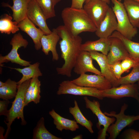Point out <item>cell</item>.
Returning <instances> with one entry per match:
<instances>
[{
	"label": "cell",
	"instance_id": "obj_32",
	"mask_svg": "<svg viewBox=\"0 0 139 139\" xmlns=\"http://www.w3.org/2000/svg\"><path fill=\"white\" fill-rule=\"evenodd\" d=\"M139 62L130 57L123 60L121 62V65L124 72H128L129 70L136 65Z\"/></svg>",
	"mask_w": 139,
	"mask_h": 139
},
{
	"label": "cell",
	"instance_id": "obj_19",
	"mask_svg": "<svg viewBox=\"0 0 139 139\" xmlns=\"http://www.w3.org/2000/svg\"><path fill=\"white\" fill-rule=\"evenodd\" d=\"M13 4L11 6L7 3H2V6L10 8L13 12V20L19 23L27 16V11L30 0H12Z\"/></svg>",
	"mask_w": 139,
	"mask_h": 139
},
{
	"label": "cell",
	"instance_id": "obj_43",
	"mask_svg": "<svg viewBox=\"0 0 139 139\" xmlns=\"http://www.w3.org/2000/svg\"><path fill=\"white\" fill-rule=\"evenodd\" d=\"M117 0L118 1H119L120 2H121L122 0ZM136 0V1L139 2V0Z\"/></svg>",
	"mask_w": 139,
	"mask_h": 139
},
{
	"label": "cell",
	"instance_id": "obj_16",
	"mask_svg": "<svg viewBox=\"0 0 139 139\" xmlns=\"http://www.w3.org/2000/svg\"><path fill=\"white\" fill-rule=\"evenodd\" d=\"M89 52L92 59L95 60L99 66L102 75L110 83L112 87L118 86V79L112 72L107 55L97 51Z\"/></svg>",
	"mask_w": 139,
	"mask_h": 139
},
{
	"label": "cell",
	"instance_id": "obj_1",
	"mask_svg": "<svg viewBox=\"0 0 139 139\" xmlns=\"http://www.w3.org/2000/svg\"><path fill=\"white\" fill-rule=\"evenodd\" d=\"M61 40L59 44L61 56L64 61L61 67H57V74L70 77L71 76L77 58L81 51L82 39L79 35L73 34L64 25L58 26L56 28Z\"/></svg>",
	"mask_w": 139,
	"mask_h": 139
},
{
	"label": "cell",
	"instance_id": "obj_17",
	"mask_svg": "<svg viewBox=\"0 0 139 139\" xmlns=\"http://www.w3.org/2000/svg\"><path fill=\"white\" fill-rule=\"evenodd\" d=\"M18 25L21 31L26 33L32 39L35 49H40L42 47L41 38L45 34L39 28H37L27 17L18 23Z\"/></svg>",
	"mask_w": 139,
	"mask_h": 139
},
{
	"label": "cell",
	"instance_id": "obj_35",
	"mask_svg": "<svg viewBox=\"0 0 139 139\" xmlns=\"http://www.w3.org/2000/svg\"><path fill=\"white\" fill-rule=\"evenodd\" d=\"M122 134L124 139H139V131L134 129L129 128L126 129Z\"/></svg>",
	"mask_w": 139,
	"mask_h": 139
},
{
	"label": "cell",
	"instance_id": "obj_36",
	"mask_svg": "<svg viewBox=\"0 0 139 139\" xmlns=\"http://www.w3.org/2000/svg\"><path fill=\"white\" fill-rule=\"evenodd\" d=\"M9 100H3L0 101V115H4L6 117L8 110L7 108L10 103Z\"/></svg>",
	"mask_w": 139,
	"mask_h": 139
},
{
	"label": "cell",
	"instance_id": "obj_11",
	"mask_svg": "<svg viewBox=\"0 0 139 139\" xmlns=\"http://www.w3.org/2000/svg\"><path fill=\"white\" fill-rule=\"evenodd\" d=\"M71 81L77 85L95 88L100 90L112 87L111 84L106 78L102 75L98 74H84Z\"/></svg>",
	"mask_w": 139,
	"mask_h": 139
},
{
	"label": "cell",
	"instance_id": "obj_9",
	"mask_svg": "<svg viewBox=\"0 0 139 139\" xmlns=\"http://www.w3.org/2000/svg\"><path fill=\"white\" fill-rule=\"evenodd\" d=\"M110 8L102 0H89L85 3L83 8L97 28Z\"/></svg>",
	"mask_w": 139,
	"mask_h": 139
},
{
	"label": "cell",
	"instance_id": "obj_5",
	"mask_svg": "<svg viewBox=\"0 0 139 139\" xmlns=\"http://www.w3.org/2000/svg\"><path fill=\"white\" fill-rule=\"evenodd\" d=\"M128 107V105L124 103L122 106L120 111L118 114H116L114 111L109 113L106 112L104 113L108 116L114 117L116 119L115 123L111 124L107 129V132L109 134L108 139H115L124 128L131 125L135 121L139 120V115L135 116L125 114L124 112Z\"/></svg>",
	"mask_w": 139,
	"mask_h": 139
},
{
	"label": "cell",
	"instance_id": "obj_27",
	"mask_svg": "<svg viewBox=\"0 0 139 139\" xmlns=\"http://www.w3.org/2000/svg\"><path fill=\"white\" fill-rule=\"evenodd\" d=\"M33 139H61L50 133L46 128L45 120L41 117L38 121L33 131Z\"/></svg>",
	"mask_w": 139,
	"mask_h": 139
},
{
	"label": "cell",
	"instance_id": "obj_4",
	"mask_svg": "<svg viewBox=\"0 0 139 139\" xmlns=\"http://www.w3.org/2000/svg\"><path fill=\"white\" fill-rule=\"evenodd\" d=\"M114 5L112 8L117 23L116 31L125 38L131 40L137 33V28L132 24L123 4L117 0H111Z\"/></svg>",
	"mask_w": 139,
	"mask_h": 139
},
{
	"label": "cell",
	"instance_id": "obj_7",
	"mask_svg": "<svg viewBox=\"0 0 139 139\" xmlns=\"http://www.w3.org/2000/svg\"><path fill=\"white\" fill-rule=\"evenodd\" d=\"M57 94L58 95L70 94L88 96L100 100L104 98L102 95L101 90L95 88L78 85L69 80L63 81L59 84Z\"/></svg>",
	"mask_w": 139,
	"mask_h": 139
},
{
	"label": "cell",
	"instance_id": "obj_37",
	"mask_svg": "<svg viewBox=\"0 0 139 139\" xmlns=\"http://www.w3.org/2000/svg\"><path fill=\"white\" fill-rule=\"evenodd\" d=\"M86 0H72L71 7L76 8H82Z\"/></svg>",
	"mask_w": 139,
	"mask_h": 139
},
{
	"label": "cell",
	"instance_id": "obj_38",
	"mask_svg": "<svg viewBox=\"0 0 139 139\" xmlns=\"http://www.w3.org/2000/svg\"><path fill=\"white\" fill-rule=\"evenodd\" d=\"M82 135H77L73 138V139H82Z\"/></svg>",
	"mask_w": 139,
	"mask_h": 139
},
{
	"label": "cell",
	"instance_id": "obj_22",
	"mask_svg": "<svg viewBox=\"0 0 139 139\" xmlns=\"http://www.w3.org/2000/svg\"><path fill=\"white\" fill-rule=\"evenodd\" d=\"M123 4L131 23L135 28H139V2L124 0Z\"/></svg>",
	"mask_w": 139,
	"mask_h": 139
},
{
	"label": "cell",
	"instance_id": "obj_13",
	"mask_svg": "<svg viewBox=\"0 0 139 139\" xmlns=\"http://www.w3.org/2000/svg\"><path fill=\"white\" fill-rule=\"evenodd\" d=\"M117 23L116 16L112 8L110 7L95 32L99 38H108L116 31Z\"/></svg>",
	"mask_w": 139,
	"mask_h": 139
},
{
	"label": "cell",
	"instance_id": "obj_28",
	"mask_svg": "<svg viewBox=\"0 0 139 139\" xmlns=\"http://www.w3.org/2000/svg\"><path fill=\"white\" fill-rule=\"evenodd\" d=\"M5 82L4 86L0 87V98L9 100L15 98L17 93V82L9 79Z\"/></svg>",
	"mask_w": 139,
	"mask_h": 139
},
{
	"label": "cell",
	"instance_id": "obj_3",
	"mask_svg": "<svg viewBox=\"0 0 139 139\" xmlns=\"http://www.w3.org/2000/svg\"><path fill=\"white\" fill-rule=\"evenodd\" d=\"M31 79L26 81L21 84L18 85L17 93L12 106L8 110L4 121L6 125L7 129L4 136V139L7 138L11 130V126L15 119H21V124L25 125L27 124L23 114L25 106V95L26 90L30 83Z\"/></svg>",
	"mask_w": 139,
	"mask_h": 139
},
{
	"label": "cell",
	"instance_id": "obj_24",
	"mask_svg": "<svg viewBox=\"0 0 139 139\" xmlns=\"http://www.w3.org/2000/svg\"><path fill=\"white\" fill-rule=\"evenodd\" d=\"M110 37L119 39L126 47L129 57L139 62V42L133 41L125 38L116 31H114Z\"/></svg>",
	"mask_w": 139,
	"mask_h": 139
},
{
	"label": "cell",
	"instance_id": "obj_40",
	"mask_svg": "<svg viewBox=\"0 0 139 139\" xmlns=\"http://www.w3.org/2000/svg\"><path fill=\"white\" fill-rule=\"evenodd\" d=\"M89 0H86L85 3L88 2ZM102 0L105 1L108 4H110V0Z\"/></svg>",
	"mask_w": 139,
	"mask_h": 139
},
{
	"label": "cell",
	"instance_id": "obj_8",
	"mask_svg": "<svg viewBox=\"0 0 139 139\" xmlns=\"http://www.w3.org/2000/svg\"><path fill=\"white\" fill-rule=\"evenodd\" d=\"M86 108L90 109L93 114L97 117L98 122L97 126L98 129L101 126L103 127L100 134L98 137L99 139H105L107 135L106 132L108 127L114 123L116 120L114 117H110L106 115L101 111L100 108V104L99 102L95 100H90L86 97H84Z\"/></svg>",
	"mask_w": 139,
	"mask_h": 139
},
{
	"label": "cell",
	"instance_id": "obj_2",
	"mask_svg": "<svg viewBox=\"0 0 139 139\" xmlns=\"http://www.w3.org/2000/svg\"><path fill=\"white\" fill-rule=\"evenodd\" d=\"M64 25L73 34L83 32H95L97 28L83 8H65L61 14Z\"/></svg>",
	"mask_w": 139,
	"mask_h": 139
},
{
	"label": "cell",
	"instance_id": "obj_23",
	"mask_svg": "<svg viewBox=\"0 0 139 139\" xmlns=\"http://www.w3.org/2000/svg\"><path fill=\"white\" fill-rule=\"evenodd\" d=\"M39 63L37 62L23 68H10L15 70L22 74V78L17 82L18 85H19L35 76L38 77L42 76V74L39 68Z\"/></svg>",
	"mask_w": 139,
	"mask_h": 139
},
{
	"label": "cell",
	"instance_id": "obj_20",
	"mask_svg": "<svg viewBox=\"0 0 139 139\" xmlns=\"http://www.w3.org/2000/svg\"><path fill=\"white\" fill-rule=\"evenodd\" d=\"M110 41L109 38H100L95 41H88L81 45V50L89 52L99 51L107 55L110 49Z\"/></svg>",
	"mask_w": 139,
	"mask_h": 139
},
{
	"label": "cell",
	"instance_id": "obj_18",
	"mask_svg": "<svg viewBox=\"0 0 139 139\" xmlns=\"http://www.w3.org/2000/svg\"><path fill=\"white\" fill-rule=\"evenodd\" d=\"M60 38L56 28L53 29L50 34H44L41 38L42 51L46 55H48L49 52L51 51L53 60L57 61L59 58L56 46Z\"/></svg>",
	"mask_w": 139,
	"mask_h": 139
},
{
	"label": "cell",
	"instance_id": "obj_30",
	"mask_svg": "<svg viewBox=\"0 0 139 139\" xmlns=\"http://www.w3.org/2000/svg\"><path fill=\"white\" fill-rule=\"evenodd\" d=\"M47 19L56 16L55 6L52 0H35Z\"/></svg>",
	"mask_w": 139,
	"mask_h": 139
},
{
	"label": "cell",
	"instance_id": "obj_12",
	"mask_svg": "<svg viewBox=\"0 0 139 139\" xmlns=\"http://www.w3.org/2000/svg\"><path fill=\"white\" fill-rule=\"evenodd\" d=\"M27 16L35 25L47 35L52 32L46 22L47 19L35 0H30L27 11Z\"/></svg>",
	"mask_w": 139,
	"mask_h": 139
},
{
	"label": "cell",
	"instance_id": "obj_34",
	"mask_svg": "<svg viewBox=\"0 0 139 139\" xmlns=\"http://www.w3.org/2000/svg\"><path fill=\"white\" fill-rule=\"evenodd\" d=\"M111 71L115 77L118 79H120L124 72L121 65L120 61L116 62L110 65Z\"/></svg>",
	"mask_w": 139,
	"mask_h": 139
},
{
	"label": "cell",
	"instance_id": "obj_14",
	"mask_svg": "<svg viewBox=\"0 0 139 139\" xmlns=\"http://www.w3.org/2000/svg\"><path fill=\"white\" fill-rule=\"evenodd\" d=\"M93 59L89 52L81 50L73 68L74 72L80 75L87 72L102 75L100 71L94 66Z\"/></svg>",
	"mask_w": 139,
	"mask_h": 139
},
{
	"label": "cell",
	"instance_id": "obj_15",
	"mask_svg": "<svg viewBox=\"0 0 139 139\" xmlns=\"http://www.w3.org/2000/svg\"><path fill=\"white\" fill-rule=\"evenodd\" d=\"M109 38L110 41V49L107 56L110 65L129 57L126 47L119 39L111 37Z\"/></svg>",
	"mask_w": 139,
	"mask_h": 139
},
{
	"label": "cell",
	"instance_id": "obj_39",
	"mask_svg": "<svg viewBox=\"0 0 139 139\" xmlns=\"http://www.w3.org/2000/svg\"><path fill=\"white\" fill-rule=\"evenodd\" d=\"M62 0H52L55 6Z\"/></svg>",
	"mask_w": 139,
	"mask_h": 139
},
{
	"label": "cell",
	"instance_id": "obj_31",
	"mask_svg": "<svg viewBox=\"0 0 139 139\" xmlns=\"http://www.w3.org/2000/svg\"><path fill=\"white\" fill-rule=\"evenodd\" d=\"M41 82L38 79L32 88L31 92L30 101H33L35 104L40 102L41 97L40 95Z\"/></svg>",
	"mask_w": 139,
	"mask_h": 139
},
{
	"label": "cell",
	"instance_id": "obj_25",
	"mask_svg": "<svg viewBox=\"0 0 139 139\" xmlns=\"http://www.w3.org/2000/svg\"><path fill=\"white\" fill-rule=\"evenodd\" d=\"M74 106L69 108V112L73 116L78 124L85 127L92 134L94 133L92 129L93 124L90 120H89L84 117L78 106L77 101L74 100Z\"/></svg>",
	"mask_w": 139,
	"mask_h": 139
},
{
	"label": "cell",
	"instance_id": "obj_10",
	"mask_svg": "<svg viewBox=\"0 0 139 139\" xmlns=\"http://www.w3.org/2000/svg\"><path fill=\"white\" fill-rule=\"evenodd\" d=\"M101 91L102 95L103 98L117 99L125 97H131L137 101L138 100V84H122L117 87H112Z\"/></svg>",
	"mask_w": 139,
	"mask_h": 139
},
{
	"label": "cell",
	"instance_id": "obj_26",
	"mask_svg": "<svg viewBox=\"0 0 139 139\" xmlns=\"http://www.w3.org/2000/svg\"><path fill=\"white\" fill-rule=\"evenodd\" d=\"M12 16L7 14L2 15L0 19V32L2 33L10 34L15 33L20 30L18 23L12 21Z\"/></svg>",
	"mask_w": 139,
	"mask_h": 139
},
{
	"label": "cell",
	"instance_id": "obj_33",
	"mask_svg": "<svg viewBox=\"0 0 139 139\" xmlns=\"http://www.w3.org/2000/svg\"><path fill=\"white\" fill-rule=\"evenodd\" d=\"M38 77L35 76L31 79L30 84L25 92V106L28 105L30 102L31 92L33 87L37 80Z\"/></svg>",
	"mask_w": 139,
	"mask_h": 139
},
{
	"label": "cell",
	"instance_id": "obj_29",
	"mask_svg": "<svg viewBox=\"0 0 139 139\" xmlns=\"http://www.w3.org/2000/svg\"><path fill=\"white\" fill-rule=\"evenodd\" d=\"M128 75L118 80V86L121 85L134 84L139 81V62Z\"/></svg>",
	"mask_w": 139,
	"mask_h": 139
},
{
	"label": "cell",
	"instance_id": "obj_21",
	"mask_svg": "<svg viewBox=\"0 0 139 139\" xmlns=\"http://www.w3.org/2000/svg\"><path fill=\"white\" fill-rule=\"evenodd\" d=\"M49 114L53 119V122L56 128L62 132L63 130L76 131L79 126L76 121L64 118L57 113L53 109L49 112Z\"/></svg>",
	"mask_w": 139,
	"mask_h": 139
},
{
	"label": "cell",
	"instance_id": "obj_42",
	"mask_svg": "<svg viewBox=\"0 0 139 139\" xmlns=\"http://www.w3.org/2000/svg\"><path fill=\"white\" fill-rule=\"evenodd\" d=\"M138 91H139V95H138V96H139V98L138 100L137 101L139 103V81L138 82Z\"/></svg>",
	"mask_w": 139,
	"mask_h": 139
},
{
	"label": "cell",
	"instance_id": "obj_6",
	"mask_svg": "<svg viewBox=\"0 0 139 139\" xmlns=\"http://www.w3.org/2000/svg\"><path fill=\"white\" fill-rule=\"evenodd\" d=\"M28 44V41L23 38L20 32L14 34L10 42V44L12 46L10 51L5 56H3L1 55H0V65L3 63L10 62L22 66L30 65L31 62L21 59L18 53L19 48L21 47L26 48Z\"/></svg>",
	"mask_w": 139,
	"mask_h": 139
},
{
	"label": "cell",
	"instance_id": "obj_41",
	"mask_svg": "<svg viewBox=\"0 0 139 139\" xmlns=\"http://www.w3.org/2000/svg\"><path fill=\"white\" fill-rule=\"evenodd\" d=\"M5 84V82H3L1 81H0V87L4 86Z\"/></svg>",
	"mask_w": 139,
	"mask_h": 139
}]
</instances>
